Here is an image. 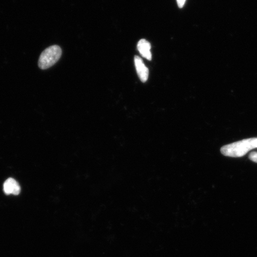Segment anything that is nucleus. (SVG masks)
I'll use <instances>...</instances> for the list:
<instances>
[{"label": "nucleus", "instance_id": "obj_1", "mask_svg": "<svg viewBox=\"0 0 257 257\" xmlns=\"http://www.w3.org/2000/svg\"><path fill=\"white\" fill-rule=\"evenodd\" d=\"M256 148L257 138H251L226 145L221 147L220 152L225 156L241 157Z\"/></svg>", "mask_w": 257, "mask_h": 257}, {"label": "nucleus", "instance_id": "obj_2", "mask_svg": "<svg viewBox=\"0 0 257 257\" xmlns=\"http://www.w3.org/2000/svg\"><path fill=\"white\" fill-rule=\"evenodd\" d=\"M62 54V49L56 45L46 48L41 54L38 60V66L43 70L50 68L59 60Z\"/></svg>", "mask_w": 257, "mask_h": 257}, {"label": "nucleus", "instance_id": "obj_3", "mask_svg": "<svg viewBox=\"0 0 257 257\" xmlns=\"http://www.w3.org/2000/svg\"><path fill=\"white\" fill-rule=\"evenodd\" d=\"M134 62L138 76H139L141 81L146 82L149 79V69L147 68L146 64L143 62V60L140 57H135Z\"/></svg>", "mask_w": 257, "mask_h": 257}, {"label": "nucleus", "instance_id": "obj_4", "mask_svg": "<svg viewBox=\"0 0 257 257\" xmlns=\"http://www.w3.org/2000/svg\"><path fill=\"white\" fill-rule=\"evenodd\" d=\"M3 190L6 194L18 195L21 192V186L14 178L6 180L3 185Z\"/></svg>", "mask_w": 257, "mask_h": 257}, {"label": "nucleus", "instance_id": "obj_5", "mask_svg": "<svg viewBox=\"0 0 257 257\" xmlns=\"http://www.w3.org/2000/svg\"><path fill=\"white\" fill-rule=\"evenodd\" d=\"M137 48L141 55L144 57L145 59L149 60L152 59V51H151L152 46H151L149 41L145 39L141 40L138 42Z\"/></svg>", "mask_w": 257, "mask_h": 257}, {"label": "nucleus", "instance_id": "obj_6", "mask_svg": "<svg viewBox=\"0 0 257 257\" xmlns=\"http://www.w3.org/2000/svg\"><path fill=\"white\" fill-rule=\"evenodd\" d=\"M249 159L253 162L257 163V153L252 152L249 154Z\"/></svg>", "mask_w": 257, "mask_h": 257}, {"label": "nucleus", "instance_id": "obj_7", "mask_svg": "<svg viewBox=\"0 0 257 257\" xmlns=\"http://www.w3.org/2000/svg\"><path fill=\"white\" fill-rule=\"evenodd\" d=\"M179 8H182L185 5L186 0H176Z\"/></svg>", "mask_w": 257, "mask_h": 257}]
</instances>
